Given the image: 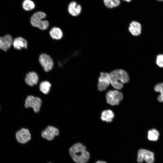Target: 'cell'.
Returning a JSON list of instances; mask_svg holds the SVG:
<instances>
[{
	"label": "cell",
	"instance_id": "6da1fadb",
	"mask_svg": "<svg viewBox=\"0 0 163 163\" xmlns=\"http://www.w3.org/2000/svg\"><path fill=\"white\" fill-rule=\"evenodd\" d=\"M69 154L76 163H86L90 158L89 152L85 146L80 143L73 145L69 150Z\"/></svg>",
	"mask_w": 163,
	"mask_h": 163
},
{
	"label": "cell",
	"instance_id": "7a4b0ae2",
	"mask_svg": "<svg viewBox=\"0 0 163 163\" xmlns=\"http://www.w3.org/2000/svg\"><path fill=\"white\" fill-rule=\"evenodd\" d=\"M110 84L115 88L120 90L123 86V83L128 82L129 77L127 73L124 70L119 69L114 70L110 73Z\"/></svg>",
	"mask_w": 163,
	"mask_h": 163
},
{
	"label": "cell",
	"instance_id": "3957f363",
	"mask_svg": "<svg viewBox=\"0 0 163 163\" xmlns=\"http://www.w3.org/2000/svg\"><path fill=\"white\" fill-rule=\"evenodd\" d=\"M46 16V14L42 11H38L34 13L30 18L31 24L41 30H46L49 26V23L47 20H43Z\"/></svg>",
	"mask_w": 163,
	"mask_h": 163
},
{
	"label": "cell",
	"instance_id": "277c9868",
	"mask_svg": "<svg viewBox=\"0 0 163 163\" xmlns=\"http://www.w3.org/2000/svg\"><path fill=\"white\" fill-rule=\"evenodd\" d=\"M42 103V100L40 97L29 95L25 99L24 107L27 108H32L34 112L37 113L40 111Z\"/></svg>",
	"mask_w": 163,
	"mask_h": 163
},
{
	"label": "cell",
	"instance_id": "5b68a950",
	"mask_svg": "<svg viewBox=\"0 0 163 163\" xmlns=\"http://www.w3.org/2000/svg\"><path fill=\"white\" fill-rule=\"evenodd\" d=\"M108 103L112 105H118L123 98L122 94L117 90H110L107 93L106 96Z\"/></svg>",
	"mask_w": 163,
	"mask_h": 163
},
{
	"label": "cell",
	"instance_id": "8992f818",
	"mask_svg": "<svg viewBox=\"0 0 163 163\" xmlns=\"http://www.w3.org/2000/svg\"><path fill=\"white\" fill-rule=\"evenodd\" d=\"M154 160V153L153 152L144 149L139 150L137 158V161L139 163L142 162L144 161L147 163H153Z\"/></svg>",
	"mask_w": 163,
	"mask_h": 163
},
{
	"label": "cell",
	"instance_id": "52a82bcc",
	"mask_svg": "<svg viewBox=\"0 0 163 163\" xmlns=\"http://www.w3.org/2000/svg\"><path fill=\"white\" fill-rule=\"evenodd\" d=\"M39 60L45 71L48 72L52 69L53 62L49 55L45 53H42L40 55Z\"/></svg>",
	"mask_w": 163,
	"mask_h": 163
},
{
	"label": "cell",
	"instance_id": "ba28073f",
	"mask_svg": "<svg viewBox=\"0 0 163 163\" xmlns=\"http://www.w3.org/2000/svg\"><path fill=\"white\" fill-rule=\"evenodd\" d=\"M110 84V73L101 72L98 78V88L99 91L105 90Z\"/></svg>",
	"mask_w": 163,
	"mask_h": 163
},
{
	"label": "cell",
	"instance_id": "9c48e42d",
	"mask_svg": "<svg viewBox=\"0 0 163 163\" xmlns=\"http://www.w3.org/2000/svg\"><path fill=\"white\" fill-rule=\"evenodd\" d=\"M59 134V130L57 128L52 126H48L43 131L41 135L43 138L52 140L55 136H58Z\"/></svg>",
	"mask_w": 163,
	"mask_h": 163
},
{
	"label": "cell",
	"instance_id": "30bf717a",
	"mask_svg": "<svg viewBox=\"0 0 163 163\" xmlns=\"http://www.w3.org/2000/svg\"><path fill=\"white\" fill-rule=\"evenodd\" d=\"M16 138L18 142L24 144L30 139L31 134L28 129L22 128L16 132Z\"/></svg>",
	"mask_w": 163,
	"mask_h": 163
},
{
	"label": "cell",
	"instance_id": "8fae6325",
	"mask_svg": "<svg viewBox=\"0 0 163 163\" xmlns=\"http://www.w3.org/2000/svg\"><path fill=\"white\" fill-rule=\"evenodd\" d=\"M128 30L133 36H138L141 33L142 26L141 24L136 21H133L129 24Z\"/></svg>",
	"mask_w": 163,
	"mask_h": 163
},
{
	"label": "cell",
	"instance_id": "7c38bea8",
	"mask_svg": "<svg viewBox=\"0 0 163 163\" xmlns=\"http://www.w3.org/2000/svg\"><path fill=\"white\" fill-rule=\"evenodd\" d=\"M12 43V37L10 35L0 37V49L3 51H7L10 47Z\"/></svg>",
	"mask_w": 163,
	"mask_h": 163
},
{
	"label": "cell",
	"instance_id": "4fadbf2b",
	"mask_svg": "<svg viewBox=\"0 0 163 163\" xmlns=\"http://www.w3.org/2000/svg\"><path fill=\"white\" fill-rule=\"evenodd\" d=\"M38 81V76L35 72H29L26 75L25 81L26 83L30 86L32 87L37 85Z\"/></svg>",
	"mask_w": 163,
	"mask_h": 163
},
{
	"label": "cell",
	"instance_id": "5bb4252c",
	"mask_svg": "<svg viewBox=\"0 0 163 163\" xmlns=\"http://www.w3.org/2000/svg\"><path fill=\"white\" fill-rule=\"evenodd\" d=\"M81 6L74 1L70 3L68 7L69 13L73 16H76L79 15L81 12Z\"/></svg>",
	"mask_w": 163,
	"mask_h": 163
},
{
	"label": "cell",
	"instance_id": "9a60e30c",
	"mask_svg": "<svg viewBox=\"0 0 163 163\" xmlns=\"http://www.w3.org/2000/svg\"><path fill=\"white\" fill-rule=\"evenodd\" d=\"M13 44L14 48L18 50H21L23 48L26 49L27 47V42L26 40L20 37L14 39Z\"/></svg>",
	"mask_w": 163,
	"mask_h": 163
},
{
	"label": "cell",
	"instance_id": "2e32d148",
	"mask_svg": "<svg viewBox=\"0 0 163 163\" xmlns=\"http://www.w3.org/2000/svg\"><path fill=\"white\" fill-rule=\"evenodd\" d=\"M50 34L52 38L56 40L61 39L63 35L61 30L58 27L52 28L50 31Z\"/></svg>",
	"mask_w": 163,
	"mask_h": 163
},
{
	"label": "cell",
	"instance_id": "e0dca14e",
	"mask_svg": "<svg viewBox=\"0 0 163 163\" xmlns=\"http://www.w3.org/2000/svg\"><path fill=\"white\" fill-rule=\"evenodd\" d=\"M114 117V114L110 110H108L103 111L101 113V119L103 121L107 122L112 121Z\"/></svg>",
	"mask_w": 163,
	"mask_h": 163
},
{
	"label": "cell",
	"instance_id": "ac0fdd59",
	"mask_svg": "<svg viewBox=\"0 0 163 163\" xmlns=\"http://www.w3.org/2000/svg\"><path fill=\"white\" fill-rule=\"evenodd\" d=\"M51 87V84L49 82L44 81L40 83L39 89L44 94H47L49 93Z\"/></svg>",
	"mask_w": 163,
	"mask_h": 163
},
{
	"label": "cell",
	"instance_id": "d6986e66",
	"mask_svg": "<svg viewBox=\"0 0 163 163\" xmlns=\"http://www.w3.org/2000/svg\"><path fill=\"white\" fill-rule=\"evenodd\" d=\"M159 136V132L155 129H153L148 132V138L150 141H156L158 138Z\"/></svg>",
	"mask_w": 163,
	"mask_h": 163
},
{
	"label": "cell",
	"instance_id": "ffe728a7",
	"mask_svg": "<svg viewBox=\"0 0 163 163\" xmlns=\"http://www.w3.org/2000/svg\"><path fill=\"white\" fill-rule=\"evenodd\" d=\"M22 7L24 10L29 11L35 8V4L34 2L31 0H25L23 2Z\"/></svg>",
	"mask_w": 163,
	"mask_h": 163
},
{
	"label": "cell",
	"instance_id": "44dd1931",
	"mask_svg": "<svg viewBox=\"0 0 163 163\" xmlns=\"http://www.w3.org/2000/svg\"><path fill=\"white\" fill-rule=\"evenodd\" d=\"M154 90L156 92H160V94L158 97V100L160 102H163V82L156 85Z\"/></svg>",
	"mask_w": 163,
	"mask_h": 163
},
{
	"label": "cell",
	"instance_id": "7402d4cb",
	"mask_svg": "<svg viewBox=\"0 0 163 163\" xmlns=\"http://www.w3.org/2000/svg\"><path fill=\"white\" fill-rule=\"evenodd\" d=\"M104 2L105 5L109 8L117 7L120 3V0H104Z\"/></svg>",
	"mask_w": 163,
	"mask_h": 163
},
{
	"label": "cell",
	"instance_id": "603a6c76",
	"mask_svg": "<svg viewBox=\"0 0 163 163\" xmlns=\"http://www.w3.org/2000/svg\"><path fill=\"white\" fill-rule=\"evenodd\" d=\"M156 63L157 66L160 68H163V54L157 55L156 59Z\"/></svg>",
	"mask_w": 163,
	"mask_h": 163
},
{
	"label": "cell",
	"instance_id": "cb8c5ba5",
	"mask_svg": "<svg viewBox=\"0 0 163 163\" xmlns=\"http://www.w3.org/2000/svg\"><path fill=\"white\" fill-rule=\"evenodd\" d=\"M95 163H107L106 162L101 161H97Z\"/></svg>",
	"mask_w": 163,
	"mask_h": 163
},
{
	"label": "cell",
	"instance_id": "d4e9b609",
	"mask_svg": "<svg viewBox=\"0 0 163 163\" xmlns=\"http://www.w3.org/2000/svg\"><path fill=\"white\" fill-rule=\"evenodd\" d=\"M123 0L126 1L127 2H130L131 0Z\"/></svg>",
	"mask_w": 163,
	"mask_h": 163
},
{
	"label": "cell",
	"instance_id": "484cf974",
	"mask_svg": "<svg viewBox=\"0 0 163 163\" xmlns=\"http://www.w3.org/2000/svg\"><path fill=\"white\" fill-rule=\"evenodd\" d=\"M158 0V1H163V0Z\"/></svg>",
	"mask_w": 163,
	"mask_h": 163
},
{
	"label": "cell",
	"instance_id": "4316f807",
	"mask_svg": "<svg viewBox=\"0 0 163 163\" xmlns=\"http://www.w3.org/2000/svg\"></svg>",
	"mask_w": 163,
	"mask_h": 163
}]
</instances>
